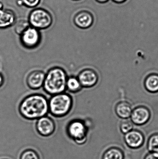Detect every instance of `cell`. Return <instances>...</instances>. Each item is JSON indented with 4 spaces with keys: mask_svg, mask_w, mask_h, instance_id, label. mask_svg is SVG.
I'll list each match as a JSON object with an SVG mask.
<instances>
[{
    "mask_svg": "<svg viewBox=\"0 0 158 159\" xmlns=\"http://www.w3.org/2000/svg\"><path fill=\"white\" fill-rule=\"evenodd\" d=\"M19 111L20 115L26 119H39L46 116L49 112L48 100L42 94H31L21 101Z\"/></svg>",
    "mask_w": 158,
    "mask_h": 159,
    "instance_id": "obj_1",
    "label": "cell"
},
{
    "mask_svg": "<svg viewBox=\"0 0 158 159\" xmlns=\"http://www.w3.org/2000/svg\"><path fill=\"white\" fill-rule=\"evenodd\" d=\"M131 116L132 121L134 124L142 125L145 124L149 120L150 114L147 108L140 107L134 109Z\"/></svg>",
    "mask_w": 158,
    "mask_h": 159,
    "instance_id": "obj_12",
    "label": "cell"
},
{
    "mask_svg": "<svg viewBox=\"0 0 158 159\" xmlns=\"http://www.w3.org/2000/svg\"><path fill=\"white\" fill-rule=\"evenodd\" d=\"M41 34L37 29L30 27L20 35L21 44L27 49H33L40 44Z\"/></svg>",
    "mask_w": 158,
    "mask_h": 159,
    "instance_id": "obj_6",
    "label": "cell"
},
{
    "mask_svg": "<svg viewBox=\"0 0 158 159\" xmlns=\"http://www.w3.org/2000/svg\"><path fill=\"white\" fill-rule=\"evenodd\" d=\"M74 21L76 26L81 29H88L94 22L93 16L92 13L86 10L80 11L75 15Z\"/></svg>",
    "mask_w": 158,
    "mask_h": 159,
    "instance_id": "obj_11",
    "label": "cell"
},
{
    "mask_svg": "<svg viewBox=\"0 0 158 159\" xmlns=\"http://www.w3.org/2000/svg\"><path fill=\"white\" fill-rule=\"evenodd\" d=\"M68 77L66 71L59 67L51 68L45 74L44 90L50 95H55L64 93Z\"/></svg>",
    "mask_w": 158,
    "mask_h": 159,
    "instance_id": "obj_2",
    "label": "cell"
},
{
    "mask_svg": "<svg viewBox=\"0 0 158 159\" xmlns=\"http://www.w3.org/2000/svg\"><path fill=\"white\" fill-rule=\"evenodd\" d=\"M124 152L119 148L113 147L108 148L105 150L102 159H124Z\"/></svg>",
    "mask_w": 158,
    "mask_h": 159,
    "instance_id": "obj_14",
    "label": "cell"
},
{
    "mask_svg": "<svg viewBox=\"0 0 158 159\" xmlns=\"http://www.w3.org/2000/svg\"><path fill=\"white\" fill-rule=\"evenodd\" d=\"M22 3V4H24L26 6L29 7H33L38 5L41 0H19Z\"/></svg>",
    "mask_w": 158,
    "mask_h": 159,
    "instance_id": "obj_22",
    "label": "cell"
},
{
    "mask_svg": "<svg viewBox=\"0 0 158 159\" xmlns=\"http://www.w3.org/2000/svg\"><path fill=\"white\" fill-rule=\"evenodd\" d=\"M36 128L38 133L44 137L50 136L54 132L55 124L51 118L45 116L37 120Z\"/></svg>",
    "mask_w": 158,
    "mask_h": 159,
    "instance_id": "obj_7",
    "label": "cell"
},
{
    "mask_svg": "<svg viewBox=\"0 0 158 159\" xmlns=\"http://www.w3.org/2000/svg\"><path fill=\"white\" fill-rule=\"evenodd\" d=\"M3 7V4L1 0H0V10L2 9Z\"/></svg>",
    "mask_w": 158,
    "mask_h": 159,
    "instance_id": "obj_27",
    "label": "cell"
},
{
    "mask_svg": "<svg viewBox=\"0 0 158 159\" xmlns=\"http://www.w3.org/2000/svg\"><path fill=\"white\" fill-rule=\"evenodd\" d=\"M144 159H158V156L156 152H149L145 156Z\"/></svg>",
    "mask_w": 158,
    "mask_h": 159,
    "instance_id": "obj_23",
    "label": "cell"
},
{
    "mask_svg": "<svg viewBox=\"0 0 158 159\" xmlns=\"http://www.w3.org/2000/svg\"><path fill=\"white\" fill-rule=\"evenodd\" d=\"M82 88V86L78 77L75 76L68 77L66 84V90L70 92L76 93L80 91Z\"/></svg>",
    "mask_w": 158,
    "mask_h": 159,
    "instance_id": "obj_16",
    "label": "cell"
},
{
    "mask_svg": "<svg viewBox=\"0 0 158 159\" xmlns=\"http://www.w3.org/2000/svg\"><path fill=\"white\" fill-rule=\"evenodd\" d=\"M112 1L114 2L120 4L124 2L127 0H112Z\"/></svg>",
    "mask_w": 158,
    "mask_h": 159,
    "instance_id": "obj_25",
    "label": "cell"
},
{
    "mask_svg": "<svg viewBox=\"0 0 158 159\" xmlns=\"http://www.w3.org/2000/svg\"><path fill=\"white\" fill-rule=\"evenodd\" d=\"M30 27V23L25 20H21L16 22L15 26L16 33L21 35Z\"/></svg>",
    "mask_w": 158,
    "mask_h": 159,
    "instance_id": "obj_19",
    "label": "cell"
},
{
    "mask_svg": "<svg viewBox=\"0 0 158 159\" xmlns=\"http://www.w3.org/2000/svg\"><path fill=\"white\" fill-rule=\"evenodd\" d=\"M78 78L83 88H89L94 86L98 81L96 73L91 69H85L80 72Z\"/></svg>",
    "mask_w": 158,
    "mask_h": 159,
    "instance_id": "obj_9",
    "label": "cell"
},
{
    "mask_svg": "<svg viewBox=\"0 0 158 159\" xmlns=\"http://www.w3.org/2000/svg\"><path fill=\"white\" fill-rule=\"evenodd\" d=\"M75 1H77V0H75Z\"/></svg>",
    "mask_w": 158,
    "mask_h": 159,
    "instance_id": "obj_28",
    "label": "cell"
},
{
    "mask_svg": "<svg viewBox=\"0 0 158 159\" xmlns=\"http://www.w3.org/2000/svg\"><path fill=\"white\" fill-rule=\"evenodd\" d=\"M45 74L39 70L33 71L29 74L27 77V85L30 89H39L43 86Z\"/></svg>",
    "mask_w": 158,
    "mask_h": 159,
    "instance_id": "obj_10",
    "label": "cell"
},
{
    "mask_svg": "<svg viewBox=\"0 0 158 159\" xmlns=\"http://www.w3.org/2000/svg\"><path fill=\"white\" fill-rule=\"evenodd\" d=\"M124 140L128 147L131 149H136L140 148L143 145L145 137L141 132L132 130L125 134Z\"/></svg>",
    "mask_w": 158,
    "mask_h": 159,
    "instance_id": "obj_8",
    "label": "cell"
},
{
    "mask_svg": "<svg viewBox=\"0 0 158 159\" xmlns=\"http://www.w3.org/2000/svg\"><path fill=\"white\" fill-rule=\"evenodd\" d=\"M145 86L148 91L156 92L158 91V75L153 74L147 76L145 81Z\"/></svg>",
    "mask_w": 158,
    "mask_h": 159,
    "instance_id": "obj_17",
    "label": "cell"
},
{
    "mask_svg": "<svg viewBox=\"0 0 158 159\" xmlns=\"http://www.w3.org/2000/svg\"><path fill=\"white\" fill-rule=\"evenodd\" d=\"M49 112L55 117H63L69 113L73 106V99L65 93L53 95L48 101Z\"/></svg>",
    "mask_w": 158,
    "mask_h": 159,
    "instance_id": "obj_3",
    "label": "cell"
},
{
    "mask_svg": "<svg viewBox=\"0 0 158 159\" xmlns=\"http://www.w3.org/2000/svg\"><path fill=\"white\" fill-rule=\"evenodd\" d=\"M133 128V125L132 122L130 120H124L122 122L120 125L121 131L125 134L132 130Z\"/></svg>",
    "mask_w": 158,
    "mask_h": 159,
    "instance_id": "obj_21",
    "label": "cell"
},
{
    "mask_svg": "<svg viewBox=\"0 0 158 159\" xmlns=\"http://www.w3.org/2000/svg\"><path fill=\"white\" fill-rule=\"evenodd\" d=\"M20 159H40L37 152L32 149L23 151L20 156Z\"/></svg>",
    "mask_w": 158,
    "mask_h": 159,
    "instance_id": "obj_20",
    "label": "cell"
},
{
    "mask_svg": "<svg viewBox=\"0 0 158 159\" xmlns=\"http://www.w3.org/2000/svg\"><path fill=\"white\" fill-rule=\"evenodd\" d=\"M67 132L78 144H83L87 140V128L82 120H75L70 121L67 127Z\"/></svg>",
    "mask_w": 158,
    "mask_h": 159,
    "instance_id": "obj_4",
    "label": "cell"
},
{
    "mask_svg": "<svg viewBox=\"0 0 158 159\" xmlns=\"http://www.w3.org/2000/svg\"><path fill=\"white\" fill-rule=\"evenodd\" d=\"M53 22L51 14L42 8H37L32 11L29 17V22L33 28L45 29L50 27Z\"/></svg>",
    "mask_w": 158,
    "mask_h": 159,
    "instance_id": "obj_5",
    "label": "cell"
},
{
    "mask_svg": "<svg viewBox=\"0 0 158 159\" xmlns=\"http://www.w3.org/2000/svg\"><path fill=\"white\" fill-rule=\"evenodd\" d=\"M15 20V15L10 9L0 10V29H5L13 25Z\"/></svg>",
    "mask_w": 158,
    "mask_h": 159,
    "instance_id": "obj_13",
    "label": "cell"
},
{
    "mask_svg": "<svg viewBox=\"0 0 158 159\" xmlns=\"http://www.w3.org/2000/svg\"><path fill=\"white\" fill-rule=\"evenodd\" d=\"M4 82V79L3 76L2 74L0 73V88L2 86Z\"/></svg>",
    "mask_w": 158,
    "mask_h": 159,
    "instance_id": "obj_24",
    "label": "cell"
},
{
    "mask_svg": "<svg viewBox=\"0 0 158 159\" xmlns=\"http://www.w3.org/2000/svg\"><path fill=\"white\" fill-rule=\"evenodd\" d=\"M96 1L100 3H105L107 2L109 0H96Z\"/></svg>",
    "mask_w": 158,
    "mask_h": 159,
    "instance_id": "obj_26",
    "label": "cell"
},
{
    "mask_svg": "<svg viewBox=\"0 0 158 159\" xmlns=\"http://www.w3.org/2000/svg\"><path fill=\"white\" fill-rule=\"evenodd\" d=\"M117 115L122 118L126 119L130 117L131 115L132 110L131 107L127 102H121L119 103L116 107Z\"/></svg>",
    "mask_w": 158,
    "mask_h": 159,
    "instance_id": "obj_15",
    "label": "cell"
},
{
    "mask_svg": "<svg viewBox=\"0 0 158 159\" xmlns=\"http://www.w3.org/2000/svg\"><path fill=\"white\" fill-rule=\"evenodd\" d=\"M147 147L149 152L158 151V133L154 134L149 137Z\"/></svg>",
    "mask_w": 158,
    "mask_h": 159,
    "instance_id": "obj_18",
    "label": "cell"
}]
</instances>
